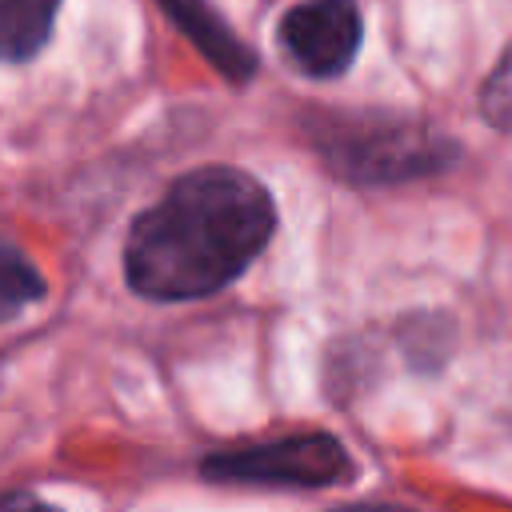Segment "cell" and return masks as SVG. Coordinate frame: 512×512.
I'll return each mask as SVG.
<instances>
[{
	"mask_svg": "<svg viewBox=\"0 0 512 512\" xmlns=\"http://www.w3.org/2000/svg\"><path fill=\"white\" fill-rule=\"evenodd\" d=\"M276 208L244 168L184 172L124 240V280L148 300H196L232 284L268 244Z\"/></svg>",
	"mask_w": 512,
	"mask_h": 512,
	"instance_id": "obj_1",
	"label": "cell"
},
{
	"mask_svg": "<svg viewBox=\"0 0 512 512\" xmlns=\"http://www.w3.org/2000/svg\"><path fill=\"white\" fill-rule=\"evenodd\" d=\"M316 148L344 180L360 184L412 180L452 160V140L420 120L396 116H324L316 124Z\"/></svg>",
	"mask_w": 512,
	"mask_h": 512,
	"instance_id": "obj_2",
	"label": "cell"
},
{
	"mask_svg": "<svg viewBox=\"0 0 512 512\" xmlns=\"http://www.w3.org/2000/svg\"><path fill=\"white\" fill-rule=\"evenodd\" d=\"M352 472L344 444L328 432L284 436L268 444H248L236 452H216L204 460V476L240 480V484H276V488H324Z\"/></svg>",
	"mask_w": 512,
	"mask_h": 512,
	"instance_id": "obj_3",
	"label": "cell"
},
{
	"mask_svg": "<svg viewBox=\"0 0 512 512\" xmlns=\"http://www.w3.org/2000/svg\"><path fill=\"white\" fill-rule=\"evenodd\" d=\"M360 8L356 0H300L284 12L276 36L284 56L308 76H340L360 48Z\"/></svg>",
	"mask_w": 512,
	"mask_h": 512,
	"instance_id": "obj_4",
	"label": "cell"
},
{
	"mask_svg": "<svg viewBox=\"0 0 512 512\" xmlns=\"http://www.w3.org/2000/svg\"><path fill=\"white\" fill-rule=\"evenodd\" d=\"M168 8H172L176 20L184 24V32L212 56L216 68H224V72L236 76V80H244V76L252 72V56L244 52L240 40H232V32L216 20L212 8H204L200 0H168Z\"/></svg>",
	"mask_w": 512,
	"mask_h": 512,
	"instance_id": "obj_5",
	"label": "cell"
},
{
	"mask_svg": "<svg viewBox=\"0 0 512 512\" xmlns=\"http://www.w3.org/2000/svg\"><path fill=\"white\" fill-rule=\"evenodd\" d=\"M60 0H0V48L8 60H28L44 48Z\"/></svg>",
	"mask_w": 512,
	"mask_h": 512,
	"instance_id": "obj_6",
	"label": "cell"
},
{
	"mask_svg": "<svg viewBox=\"0 0 512 512\" xmlns=\"http://www.w3.org/2000/svg\"><path fill=\"white\" fill-rule=\"evenodd\" d=\"M44 296V280L40 272L32 268V260L8 240L4 244V276H0V304H4V316H16L24 304L40 300Z\"/></svg>",
	"mask_w": 512,
	"mask_h": 512,
	"instance_id": "obj_7",
	"label": "cell"
},
{
	"mask_svg": "<svg viewBox=\"0 0 512 512\" xmlns=\"http://www.w3.org/2000/svg\"><path fill=\"white\" fill-rule=\"evenodd\" d=\"M480 112L496 124V128H512V48L500 56V64L492 68L484 92H480Z\"/></svg>",
	"mask_w": 512,
	"mask_h": 512,
	"instance_id": "obj_8",
	"label": "cell"
},
{
	"mask_svg": "<svg viewBox=\"0 0 512 512\" xmlns=\"http://www.w3.org/2000/svg\"><path fill=\"white\" fill-rule=\"evenodd\" d=\"M0 512H56L52 504H44L40 496H28V492H16V496H8L4 500V508Z\"/></svg>",
	"mask_w": 512,
	"mask_h": 512,
	"instance_id": "obj_9",
	"label": "cell"
},
{
	"mask_svg": "<svg viewBox=\"0 0 512 512\" xmlns=\"http://www.w3.org/2000/svg\"><path fill=\"white\" fill-rule=\"evenodd\" d=\"M340 512H408V508H396V504H356V508H340Z\"/></svg>",
	"mask_w": 512,
	"mask_h": 512,
	"instance_id": "obj_10",
	"label": "cell"
}]
</instances>
